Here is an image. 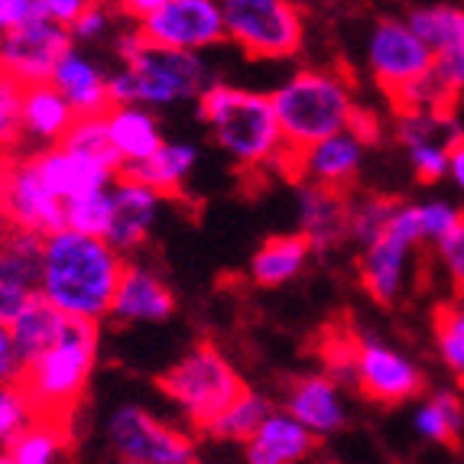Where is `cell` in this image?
<instances>
[{"instance_id":"49","label":"cell","mask_w":464,"mask_h":464,"mask_svg":"<svg viewBox=\"0 0 464 464\" xmlns=\"http://www.w3.org/2000/svg\"><path fill=\"white\" fill-rule=\"evenodd\" d=\"M449 179L455 182L458 192H464V137L455 140L449 150Z\"/></svg>"},{"instance_id":"5","label":"cell","mask_w":464,"mask_h":464,"mask_svg":"<svg viewBox=\"0 0 464 464\" xmlns=\"http://www.w3.org/2000/svg\"><path fill=\"white\" fill-rule=\"evenodd\" d=\"M276 111L286 156L312 147L318 140L332 137L338 130H348L357 104L351 85L338 72L302 69L289 75L276 92L270 94ZM286 163V160H283Z\"/></svg>"},{"instance_id":"14","label":"cell","mask_w":464,"mask_h":464,"mask_svg":"<svg viewBox=\"0 0 464 464\" xmlns=\"http://www.w3.org/2000/svg\"><path fill=\"white\" fill-rule=\"evenodd\" d=\"M0 211L10 227H26L36 234L65 227V205L39 179L30 156L0 166Z\"/></svg>"},{"instance_id":"40","label":"cell","mask_w":464,"mask_h":464,"mask_svg":"<svg viewBox=\"0 0 464 464\" xmlns=\"http://www.w3.org/2000/svg\"><path fill=\"white\" fill-rule=\"evenodd\" d=\"M20 85L7 72H0V160L20 147Z\"/></svg>"},{"instance_id":"24","label":"cell","mask_w":464,"mask_h":464,"mask_svg":"<svg viewBox=\"0 0 464 464\" xmlns=\"http://www.w3.org/2000/svg\"><path fill=\"white\" fill-rule=\"evenodd\" d=\"M72 121H75V111L63 98V92L53 88V82L20 88V130H24V140L39 143V147H53L65 137Z\"/></svg>"},{"instance_id":"39","label":"cell","mask_w":464,"mask_h":464,"mask_svg":"<svg viewBox=\"0 0 464 464\" xmlns=\"http://www.w3.org/2000/svg\"><path fill=\"white\" fill-rule=\"evenodd\" d=\"M419 208V227H422V244H439L455 225L464 221V208H458L449 198H429L416 201Z\"/></svg>"},{"instance_id":"8","label":"cell","mask_w":464,"mask_h":464,"mask_svg":"<svg viewBox=\"0 0 464 464\" xmlns=\"http://www.w3.org/2000/svg\"><path fill=\"white\" fill-rule=\"evenodd\" d=\"M108 449L127 464H192L198 458L192 435L172 429L137 402H124L111 412Z\"/></svg>"},{"instance_id":"36","label":"cell","mask_w":464,"mask_h":464,"mask_svg":"<svg viewBox=\"0 0 464 464\" xmlns=\"http://www.w3.org/2000/svg\"><path fill=\"white\" fill-rule=\"evenodd\" d=\"M63 147L75 150V153H88V156H101V160H111L114 166L117 156L111 150V140H108V124H104V114H75V121L69 124L65 137L59 140Z\"/></svg>"},{"instance_id":"25","label":"cell","mask_w":464,"mask_h":464,"mask_svg":"<svg viewBox=\"0 0 464 464\" xmlns=\"http://www.w3.org/2000/svg\"><path fill=\"white\" fill-rule=\"evenodd\" d=\"M104 124H108L111 150L121 166L137 163L163 143L160 117L153 114V108H143V104H111L104 111Z\"/></svg>"},{"instance_id":"17","label":"cell","mask_w":464,"mask_h":464,"mask_svg":"<svg viewBox=\"0 0 464 464\" xmlns=\"http://www.w3.org/2000/svg\"><path fill=\"white\" fill-rule=\"evenodd\" d=\"M176 315V293L153 266L127 260L117 279L111 315L121 325H160Z\"/></svg>"},{"instance_id":"47","label":"cell","mask_w":464,"mask_h":464,"mask_svg":"<svg viewBox=\"0 0 464 464\" xmlns=\"http://www.w3.org/2000/svg\"><path fill=\"white\" fill-rule=\"evenodd\" d=\"M24 373V361L16 354L10 325H0V383H16Z\"/></svg>"},{"instance_id":"35","label":"cell","mask_w":464,"mask_h":464,"mask_svg":"<svg viewBox=\"0 0 464 464\" xmlns=\"http://www.w3.org/2000/svg\"><path fill=\"white\" fill-rule=\"evenodd\" d=\"M396 198H383V195H364V198H351L348 205V240H354L357 247L371 244L373 237L387 231V221L393 215Z\"/></svg>"},{"instance_id":"50","label":"cell","mask_w":464,"mask_h":464,"mask_svg":"<svg viewBox=\"0 0 464 464\" xmlns=\"http://www.w3.org/2000/svg\"><path fill=\"white\" fill-rule=\"evenodd\" d=\"M121 4H124V10L133 16V20H140V16H147L150 10H156V7H160V4H163V0H121Z\"/></svg>"},{"instance_id":"12","label":"cell","mask_w":464,"mask_h":464,"mask_svg":"<svg viewBox=\"0 0 464 464\" xmlns=\"http://www.w3.org/2000/svg\"><path fill=\"white\" fill-rule=\"evenodd\" d=\"M69 46V26L55 24L53 16H33L26 24L0 33V72H7L20 88L49 82L59 55Z\"/></svg>"},{"instance_id":"20","label":"cell","mask_w":464,"mask_h":464,"mask_svg":"<svg viewBox=\"0 0 464 464\" xmlns=\"http://www.w3.org/2000/svg\"><path fill=\"white\" fill-rule=\"evenodd\" d=\"M286 412H293L312 435L328 439L348 426V396L328 373H309L289 387Z\"/></svg>"},{"instance_id":"33","label":"cell","mask_w":464,"mask_h":464,"mask_svg":"<svg viewBox=\"0 0 464 464\" xmlns=\"http://www.w3.org/2000/svg\"><path fill=\"white\" fill-rule=\"evenodd\" d=\"M39 264H43V234L7 227V234L0 237V279L36 289Z\"/></svg>"},{"instance_id":"44","label":"cell","mask_w":464,"mask_h":464,"mask_svg":"<svg viewBox=\"0 0 464 464\" xmlns=\"http://www.w3.org/2000/svg\"><path fill=\"white\" fill-rule=\"evenodd\" d=\"M36 299V289L16 286V283H4L0 279V325H14L20 312Z\"/></svg>"},{"instance_id":"15","label":"cell","mask_w":464,"mask_h":464,"mask_svg":"<svg viewBox=\"0 0 464 464\" xmlns=\"http://www.w3.org/2000/svg\"><path fill=\"white\" fill-rule=\"evenodd\" d=\"M364 153L367 143L354 130H338L332 137L312 143V147L299 150V153H289L283 169L295 182H318V186L348 192V188H354L357 176L364 169Z\"/></svg>"},{"instance_id":"34","label":"cell","mask_w":464,"mask_h":464,"mask_svg":"<svg viewBox=\"0 0 464 464\" xmlns=\"http://www.w3.org/2000/svg\"><path fill=\"white\" fill-rule=\"evenodd\" d=\"M435 348L451 377L464 383V299L435 312Z\"/></svg>"},{"instance_id":"29","label":"cell","mask_w":464,"mask_h":464,"mask_svg":"<svg viewBox=\"0 0 464 464\" xmlns=\"http://www.w3.org/2000/svg\"><path fill=\"white\" fill-rule=\"evenodd\" d=\"M65 322H69V315H63L53 302H46L36 293V299H33L30 305L20 312V318L10 325L16 354H20L24 367L30 364L33 357L43 354L46 348H53L55 341H59V334L65 332Z\"/></svg>"},{"instance_id":"18","label":"cell","mask_w":464,"mask_h":464,"mask_svg":"<svg viewBox=\"0 0 464 464\" xmlns=\"http://www.w3.org/2000/svg\"><path fill=\"white\" fill-rule=\"evenodd\" d=\"M163 211V195L130 176H117L111 186V221L104 240L121 254H133L150 240Z\"/></svg>"},{"instance_id":"10","label":"cell","mask_w":464,"mask_h":464,"mask_svg":"<svg viewBox=\"0 0 464 464\" xmlns=\"http://www.w3.org/2000/svg\"><path fill=\"white\" fill-rule=\"evenodd\" d=\"M432 49L416 36L406 16L377 20L367 36V69L390 98H396L419 75H426L432 69Z\"/></svg>"},{"instance_id":"26","label":"cell","mask_w":464,"mask_h":464,"mask_svg":"<svg viewBox=\"0 0 464 464\" xmlns=\"http://www.w3.org/2000/svg\"><path fill=\"white\" fill-rule=\"evenodd\" d=\"M195 166H198V147L195 143H182V140L166 143L163 140L150 156L121 166V176H130L137 182H143V186L156 188L163 198H176V195H182Z\"/></svg>"},{"instance_id":"28","label":"cell","mask_w":464,"mask_h":464,"mask_svg":"<svg viewBox=\"0 0 464 464\" xmlns=\"http://www.w3.org/2000/svg\"><path fill=\"white\" fill-rule=\"evenodd\" d=\"M412 429H416L419 439L429 441V445L458 449L464 435V400L449 387L435 390V393H429L426 400L416 406Z\"/></svg>"},{"instance_id":"16","label":"cell","mask_w":464,"mask_h":464,"mask_svg":"<svg viewBox=\"0 0 464 464\" xmlns=\"http://www.w3.org/2000/svg\"><path fill=\"white\" fill-rule=\"evenodd\" d=\"M30 160H33V166H36L39 179L46 182V188L63 201V205L78 198V195L111 188L114 179L121 176V166H114L111 160L75 153V150L63 147V143L39 147V153H33Z\"/></svg>"},{"instance_id":"41","label":"cell","mask_w":464,"mask_h":464,"mask_svg":"<svg viewBox=\"0 0 464 464\" xmlns=\"http://www.w3.org/2000/svg\"><path fill=\"white\" fill-rule=\"evenodd\" d=\"M325 367L328 377L338 380L344 390H357V357L354 338H334L325 344Z\"/></svg>"},{"instance_id":"32","label":"cell","mask_w":464,"mask_h":464,"mask_svg":"<svg viewBox=\"0 0 464 464\" xmlns=\"http://www.w3.org/2000/svg\"><path fill=\"white\" fill-rule=\"evenodd\" d=\"M273 410V402L256 390H244L234 402H227L225 410L211 419L201 432L215 441H231V445H244L250 435L260 429V422L266 419V412Z\"/></svg>"},{"instance_id":"23","label":"cell","mask_w":464,"mask_h":464,"mask_svg":"<svg viewBox=\"0 0 464 464\" xmlns=\"http://www.w3.org/2000/svg\"><path fill=\"white\" fill-rule=\"evenodd\" d=\"M49 82H53V88L63 92V98L69 101L75 114H104V111L111 108L108 72L101 69L78 43H72V46L59 55V63H55Z\"/></svg>"},{"instance_id":"2","label":"cell","mask_w":464,"mask_h":464,"mask_svg":"<svg viewBox=\"0 0 464 464\" xmlns=\"http://www.w3.org/2000/svg\"><path fill=\"white\" fill-rule=\"evenodd\" d=\"M114 53L121 65L108 72L111 104H143L160 111L179 101H195L211 82H218L201 53L156 46L140 36V30L117 36Z\"/></svg>"},{"instance_id":"43","label":"cell","mask_w":464,"mask_h":464,"mask_svg":"<svg viewBox=\"0 0 464 464\" xmlns=\"http://www.w3.org/2000/svg\"><path fill=\"white\" fill-rule=\"evenodd\" d=\"M435 250H439V260H441V266H445V273H449V279L455 283V289L464 293V221L451 227V231L435 244Z\"/></svg>"},{"instance_id":"9","label":"cell","mask_w":464,"mask_h":464,"mask_svg":"<svg viewBox=\"0 0 464 464\" xmlns=\"http://www.w3.org/2000/svg\"><path fill=\"white\" fill-rule=\"evenodd\" d=\"M357 390L380 406H400L426 393V373L377 334H354Z\"/></svg>"},{"instance_id":"13","label":"cell","mask_w":464,"mask_h":464,"mask_svg":"<svg viewBox=\"0 0 464 464\" xmlns=\"http://www.w3.org/2000/svg\"><path fill=\"white\" fill-rule=\"evenodd\" d=\"M464 130L451 111H400L396 117V140L406 150L419 182L435 186L449 176V150Z\"/></svg>"},{"instance_id":"11","label":"cell","mask_w":464,"mask_h":464,"mask_svg":"<svg viewBox=\"0 0 464 464\" xmlns=\"http://www.w3.org/2000/svg\"><path fill=\"white\" fill-rule=\"evenodd\" d=\"M137 30L147 43L192 53L225 43V20L218 0H163L147 16H140Z\"/></svg>"},{"instance_id":"3","label":"cell","mask_w":464,"mask_h":464,"mask_svg":"<svg viewBox=\"0 0 464 464\" xmlns=\"http://www.w3.org/2000/svg\"><path fill=\"white\" fill-rule=\"evenodd\" d=\"M195 101H198V121L237 166L264 169L286 160V143L270 94L211 82Z\"/></svg>"},{"instance_id":"46","label":"cell","mask_w":464,"mask_h":464,"mask_svg":"<svg viewBox=\"0 0 464 464\" xmlns=\"http://www.w3.org/2000/svg\"><path fill=\"white\" fill-rule=\"evenodd\" d=\"M432 69L439 72L441 82H445L455 94L464 92V46L449 49V53H439L432 59Z\"/></svg>"},{"instance_id":"27","label":"cell","mask_w":464,"mask_h":464,"mask_svg":"<svg viewBox=\"0 0 464 464\" xmlns=\"http://www.w3.org/2000/svg\"><path fill=\"white\" fill-rule=\"evenodd\" d=\"M312 256H315L312 254V244L302 237L299 231L273 234V237H266L264 244L254 250V256H250V266H247L250 283L260 289L286 286V283H293L295 276L305 273Z\"/></svg>"},{"instance_id":"6","label":"cell","mask_w":464,"mask_h":464,"mask_svg":"<svg viewBox=\"0 0 464 464\" xmlns=\"http://www.w3.org/2000/svg\"><path fill=\"white\" fill-rule=\"evenodd\" d=\"M160 390L186 416L188 426L201 432L227 402L247 390V383L211 341H198L160 377Z\"/></svg>"},{"instance_id":"48","label":"cell","mask_w":464,"mask_h":464,"mask_svg":"<svg viewBox=\"0 0 464 464\" xmlns=\"http://www.w3.org/2000/svg\"><path fill=\"white\" fill-rule=\"evenodd\" d=\"M88 4H94V0H46V16H53L55 24L72 26V20H75Z\"/></svg>"},{"instance_id":"7","label":"cell","mask_w":464,"mask_h":464,"mask_svg":"<svg viewBox=\"0 0 464 464\" xmlns=\"http://www.w3.org/2000/svg\"><path fill=\"white\" fill-rule=\"evenodd\" d=\"M225 39L250 59H293L305 43V20L293 0H218Z\"/></svg>"},{"instance_id":"42","label":"cell","mask_w":464,"mask_h":464,"mask_svg":"<svg viewBox=\"0 0 464 464\" xmlns=\"http://www.w3.org/2000/svg\"><path fill=\"white\" fill-rule=\"evenodd\" d=\"M108 30H111V14L94 0V4H88V7L72 20L69 36H72V43H78V46H92V43L104 39Z\"/></svg>"},{"instance_id":"4","label":"cell","mask_w":464,"mask_h":464,"mask_svg":"<svg viewBox=\"0 0 464 464\" xmlns=\"http://www.w3.org/2000/svg\"><path fill=\"white\" fill-rule=\"evenodd\" d=\"M98 364V322L69 318L65 332L53 348H46L20 373V387L30 396L39 419L69 422L92 383Z\"/></svg>"},{"instance_id":"38","label":"cell","mask_w":464,"mask_h":464,"mask_svg":"<svg viewBox=\"0 0 464 464\" xmlns=\"http://www.w3.org/2000/svg\"><path fill=\"white\" fill-rule=\"evenodd\" d=\"M33 419H36V412H33L30 396L20 387V380L16 383H0V451L7 449Z\"/></svg>"},{"instance_id":"19","label":"cell","mask_w":464,"mask_h":464,"mask_svg":"<svg viewBox=\"0 0 464 464\" xmlns=\"http://www.w3.org/2000/svg\"><path fill=\"white\" fill-rule=\"evenodd\" d=\"M348 205L351 195L341 188L299 182L295 215H299V234L312 244V254L325 256L348 240Z\"/></svg>"},{"instance_id":"30","label":"cell","mask_w":464,"mask_h":464,"mask_svg":"<svg viewBox=\"0 0 464 464\" xmlns=\"http://www.w3.org/2000/svg\"><path fill=\"white\" fill-rule=\"evenodd\" d=\"M69 449H72L69 422L36 416L4 449V458H7V464H53V461H63L69 455Z\"/></svg>"},{"instance_id":"21","label":"cell","mask_w":464,"mask_h":464,"mask_svg":"<svg viewBox=\"0 0 464 464\" xmlns=\"http://www.w3.org/2000/svg\"><path fill=\"white\" fill-rule=\"evenodd\" d=\"M416 254V244L383 231L371 244L361 247V283L364 293L377 305H393L400 302L406 279H410V260Z\"/></svg>"},{"instance_id":"45","label":"cell","mask_w":464,"mask_h":464,"mask_svg":"<svg viewBox=\"0 0 464 464\" xmlns=\"http://www.w3.org/2000/svg\"><path fill=\"white\" fill-rule=\"evenodd\" d=\"M33 16H46V0H0V33L14 30Z\"/></svg>"},{"instance_id":"31","label":"cell","mask_w":464,"mask_h":464,"mask_svg":"<svg viewBox=\"0 0 464 464\" xmlns=\"http://www.w3.org/2000/svg\"><path fill=\"white\" fill-rule=\"evenodd\" d=\"M406 24L432 49V55L464 46V4H426L406 14Z\"/></svg>"},{"instance_id":"37","label":"cell","mask_w":464,"mask_h":464,"mask_svg":"<svg viewBox=\"0 0 464 464\" xmlns=\"http://www.w3.org/2000/svg\"><path fill=\"white\" fill-rule=\"evenodd\" d=\"M108 221H111V188H101V192H88L65 201V227H72V231L104 237Z\"/></svg>"},{"instance_id":"51","label":"cell","mask_w":464,"mask_h":464,"mask_svg":"<svg viewBox=\"0 0 464 464\" xmlns=\"http://www.w3.org/2000/svg\"><path fill=\"white\" fill-rule=\"evenodd\" d=\"M7 218H4V211H0V237H4V234H7Z\"/></svg>"},{"instance_id":"22","label":"cell","mask_w":464,"mask_h":464,"mask_svg":"<svg viewBox=\"0 0 464 464\" xmlns=\"http://www.w3.org/2000/svg\"><path fill=\"white\" fill-rule=\"evenodd\" d=\"M318 449V435H312L299 419L273 406L254 435L244 441V458L250 464H295L312 458Z\"/></svg>"},{"instance_id":"1","label":"cell","mask_w":464,"mask_h":464,"mask_svg":"<svg viewBox=\"0 0 464 464\" xmlns=\"http://www.w3.org/2000/svg\"><path fill=\"white\" fill-rule=\"evenodd\" d=\"M127 256L94 234L59 231L43 234V264H39L36 293L69 318L104 322L111 315L117 279Z\"/></svg>"}]
</instances>
